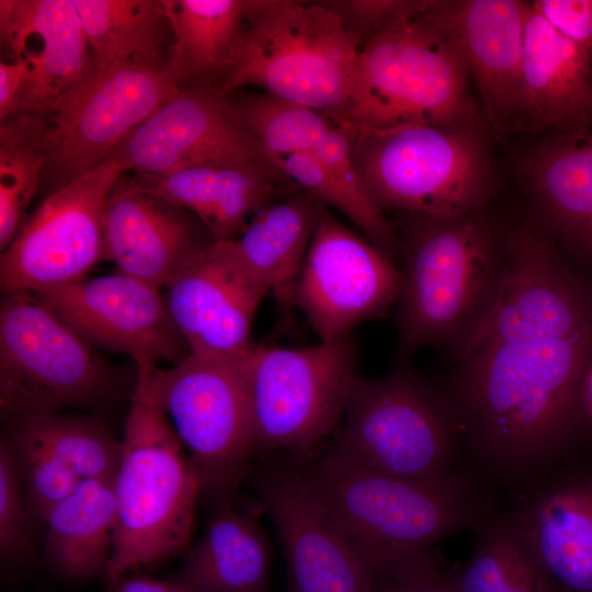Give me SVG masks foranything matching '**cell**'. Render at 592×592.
<instances>
[{
	"instance_id": "6da1fadb",
	"label": "cell",
	"mask_w": 592,
	"mask_h": 592,
	"mask_svg": "<svg viewBox=\"0 0 592 592\" xmlns=\"http://www.w3.org/2000/svg\"><path fill=\"white\" fill-rule=\"evenodd\" d=\"M453 354L443 390L462 444L487 476L527 487L551 471L579 422L592 371V281L538 230H513L497 299Z\"/></svg>"
},
{
	"instance_id": "7a4b0ae2",
	"label": "cell",
	"mask_w": 592,
	"mask_h": 592,
	"mask_svg": "<svg viewBox=\"0 0 592 592\" xmlns=\"http://www.w3.org/2000/svg\"><path fill=\"white\" fill-rule=\"evenodd\" d=\"M307 482L376 583L434 567L430 548L489 514L473 482L389 475L325 455L303 463Z\"/></svg>"
},
{
	"instance_id": "3957f363",
	"label": "cell",
	"mask_w": 592,
	"mask_h": 592,
	"mask_svg": "<svg viewBox=\"0 0 592 592\" xmlns=\"http://www.w3.org/2000/svg\"><path fill=\"white\" fill-rule=\"evenodd\" d=\"M392 224L403 259L397 360L409 363L432 344L454 352L497 299L510 228L488 206L451 217L396 212Z\"/></svg>"
},
{
	"instance_id": "277c9868",
	"label": "cell",
	"mask_w": 592,
	"mask_h": 592,
	"mask_svg": "<svg viewBox=\"0 0 592 592\" xmlns=\"http://www.w3.org/2000/svg\"><path fill=\"white\" fill-rule=\"evenodd\" d=\"M201 483L167 414L137 382L114 477L115 524L105 582L184 554Z\"/></svg>"
},
{
	"instance_id": "5b68a950",
	"label": "cell",
	"mask_w": 592,
	"mask_h": 592,
	"mask_svg": "<svg viewBox=\"0 0 592 592\" xmlns=\"http://www.w3.org/2000/svg\"><path fill=\"white\" fill-rule=\"evenodd\" d=\"M489 130L479 124L356 128L352 159L384 213L459 216L488 206L497 189Z\"/></svg>"
},
{
	"instance_id": "8992f818",
	"label": "cell",
	"mask_w": 592,
	"mask_h": 592,
	"mask_svg": "<svg viewBox=\"0 0 592 592\" xmlns=\"http://www.w3.org/2000/svg\"><path fill=\"white\" fill-rule=\"evenodd\" d=\"M358 49L318 1L257 0L216 88L254 86L345 122Z\"/></svg>"
},
{
	"instance_id": "52a82bcc",
	"label": "cell",
	"mask_w": 592,
	"mask_h": 592,
	"mask_svg": "<svg viewBox=\"0 0 592 592\" xmlns=\"http://www.w3.org/2000/svg\"><path fill=\"white\" fill-rule=\"evenodd\" d=\"M127 379L27 291L2 293L0 411L8 423L133 396Z\"/></svg>"
},
{
	"instance_id": "ba28073f",
	"label": "cell",
	"mask_w": 592,
	"mask_h": 592,
	"mask_svg": "<svg viewBox=\"0 0 592 592\" xmlns=\"http://www.w3.org/2000/svg\"><path fill=\"white\" fill-rule=\"evenodd\" d=\"M420 13L358 52L343 124L356 128L489 126L471 94L470 78L459 54Z\"/></svg>"
},
{
	"instance_id": "9c48e42d",
	"label": "cell",
	"mask_w": 592,
	"mask_h": 592,
	"mask_svg": "<svg viewBox=\"0 0 592 592\" xmlns=\"http://www.w3.org/2000/svg\"><path fill=\"white\" fill-rule=\"evenodd\" d=\"M460 443L446 392L405 363L382 378L355 376L327 454L389 475L434 479L453 473Z\"/></svg>"
},
{
	"instance_id": "30bf717a",
	"label": "cell",
	"mask_w": 592,
	"mask_h": 592,
	"mask_svg": "<svg viewBox=\"0 0 592 592\" xmlns=\"http://www.w3.org/2000/svg\"><path fill=\"white\" fill-rule=\"evenodd\" d=\"M355 364L353 333L304 348L252 346L251 458L312 460L342 420Z\"/></svg>"
},
{
	"instance_id": "8fae6325",
	"label": "cell",
	"mask_w": 592,
	"mask_h": 592,
	"mask_svg": "<svg viewBox=\"0 0 592 592\" xmlns=\"http://www.w3.org/2000/svg\"><path fill=\"white\" fill-rule=\"evenodd\" d=\"M252 346L230 355L191 353L167 368L136 369L137 382L172 420L196 468L201 494L214 504L234 501L251 467Z\"/></svg>"
},
{
	"instance_id": "7c38bea8",
	"label": "cell",
	"mask_w": 592,
	"mask_h": 592,
	"mask_svg": "<svg viewBox=\"0 0 592 592\" xmlns=\"http://www.w3.org/2000/svg\"><path fill=\"white\" fill-rule=\"evenodd\" d=\"M181 87L167 61L89 69L54 104L36 111L45 124L43 177L49 180V193L101 164Z\"/></svg>"
},
{
	"instance_id": "4fadbf2b",
	"label": "cell",
	"mask_w": 592,
	"mask_h": 592,
	"mask_svg": "<svg viewBox=\"0 0 592 592\" xmlns=\"http://www.w3.org/2000/svg\"><path fill=\"white\" fill-rule=\"evenodd\" d=\"M123 172L105 160L47 194L1 252L2 293H46L86 278L104 260L105 205Z\"/></svg>"
},
{
	"instance_id": "5bb4252c",
	"label": "cell",
	"mask_w": 592,
	"mask_h": 592,
	"mask_svg": "<svg viewBox=\"0 0 592 592\" xmlns=\"http://www.w3.org/2000/svg\"><path fill=\"white\" fill-rule=\"evenodd\" d=\"M105 160L116 162L124 171L147 174L198 167L286 173L284 159L247 132L225 95L212 84H182Z\"/></svg>"
},
{
	"instance_id": "9a60e30c",
	"label": "cell",
	"mask_w": 592,
	"mask_h": 592,
	"mask_svg": "<svg viewBox=\"0 0 592 592\" xmlns=\"http://www.w3.org/2000/svg\"><path fill=\"white\" fill-rule=\"evenodd\" d=\"M400 286L395 261L323 207L286 300L321 340H330L382 317L397 303Z\"/></svg>"
},
{
	"instance_id": "2e32d148",
	"label": "cell",
	"mask_w": 592,
	"mask_h": 592,
	"mask_svg": "<svg viewBox=\"0 0 592 592\" xmlns=\"http://www.w3.org/2000/svg\"><path fill=\"white\" fill-rule=\"evenodd\" d=\"M270 513L286 560V592H373L367 565L311 491L303 463L266 457L247 477Z\"/></svg>"
},
{
	"instance_id": "e0dca14e",
	"label": "cell",
	"mask_w": 592,
	"mask_h": 592,
	"mask_svg": "<svg viewBox=\"0 0 592 592\" xmlns=\"http://www.w3.org/2000/svg\"><path fill=\"white\" fill-rule=\"evenodd\" d=\"M33 294L94 349L126 354L136 369L172 366L191 354L163 291L122 272Z\"/></svg>"
},
{
	"instance_id": "ac0fdd59",
	"label": "cell",
	"mask_w": 592,
	"mask_h": 592,
	"mask_svg": "<svg viewBox=\"0 0 592 592\" xmlns=\"http://www.w3.org/2000/svg\"><path fill=\"white\" fill-rule=\"evenodd\" d=\"M528 1L424 0L421 16L459 54L490 129H520Z\"/></svg>"
},
{
	"instance_id": "d6986e66",
	"label": "cell",
	"mask_w": 592,
	"mask_h": 592,
	"mask_svg": "<svg viewBox=\"0 0 592 592\" xmlns=\"http://www.w3.org/2000/svg\"><path fill=\"white\" fill-rule=\"evenodd\" d=\"M216 239L192 213L118 179L103 219L104 260L118 272L163 291Z\"/></svg>"
},
{
	"instance_id": "ffe728a7",
	"label": "cell",
	"mask_w": 592,
	"mask_h": 592,
	"mask_svg": "<svg viewBox=\"0 0 592 592\" xmlns=\"http://www.w3.org/2000/svg\"><path fill=\"white\" fill-rule=\"evenodd\" d=\"M533 223L573 266L592 273V132H549L517 160Z\"/></svg>"
},
{
	"instance_id": "44dd1931",
	"label": "cell",
	"mask_w": 592,
	"mask_h": 592,
	"mask_svg": "<svg viewBox=\"0 0 592 592\" xmlns=\"http://www.w3.org/2000/svg\"><path fill=\"white\" fill-rule=\"evenodd\" d=\"M267 292L217 241L163 289L173 323L191 353L230 355L252 346L258 307Z\"/></svg>"
},
{
	"instance_id": "7402d4cb",
	"label": "cell",
	"mask_w": 592,
	"mask_h": 592,
	"mask_svg": "<svg viewBox=\"0 0 592 592\" xmlns=\"http://www.w3.org/2000/svg\"><path fill=\"white\" fill-rule=\"evenodd\" d=\"M0 35L10 60L24 68L13 114L49 107L90 68L73 0H0Z\"/></svg>"
},
{
	"instance_id": "603a6c76",
	"label": "cell",
	"mask_w": 592,
	"mask_h": 592,
	"mask_svg": "<svg viewBox=\"0 0 592 592\" xmlns=\"http://www.w3.org/2000/svg\"><path fill=\"white\" fill-rule=\"evenodd\" d=\"M558 592H592V477L546 474L510 513Z\"/></svg>"
},
{
	"instance_id": "cb8c5ba5",
	"label": "cell",
	"mask_w": 592,
	"mask_h": 592,
	"mask_svg": "<svg viewBox=\"0 0 592 592\" xmlns=\"http://www.w3.org/2000/svg\"><path fill=\"white\" fill-rule=\"evenodd\" d=\"M132 181L192 213L216 241L238 238L262 208L301 189L286 173L213 167L136 173Z\"/></svg>"
},
{
	"instance_id": "d4e9b609",
	"label": "cell",
	"mask_w": 592,
	"mask_h": 592,
	"mask_svg": "<svg viewBox=\"0 0 592 592\" xmlns=\"http://www.w3.org/2000/svg\"><path fill=\"white\" fill-rule=\"evenodd\" d=\"M592 79V54L558 33L528 2L520 129L569 130Z\"/></svg>"
},
{
	"instance_id": "484cf974",
	"label": "cell",
	"mask_w": 592,
	"mask_h": 592,
	"mask_svg": "<svg viewBox=\"0 0 592 592\" xmlns=\"http://www.w3.org/2000/svg\"><path fill=\"white\" fill-rule=\"evenodd\" d=\"M271 551L252 515L234 501L214 504L201 538L167 579L185 592H267Z\"/></svg>"
},
{
	"instance_id": "4316f807",
	"label": "cell",
	"mask_w": 592,
	"mask_h": 592,
	"mask_svg": "<svg viewBox=\"0 0 592 592\" xmlns=\"http://www.w3.org/2000/svg\"><path fill=\"white\" fill-rule=\"evenodd\" d=\"M355 130L351 124H335L312 151L284 158V169L299 187L340 210L395 261L401 258L397 230L371 197L352 159Z\"/></svg>"
},
{
	"instance_id": "83f0119b",
	"label": "cell",
	"mask_w": 592,
	"mask_h": 592,
	"mask_svg": "<svg viewBox=\"0 0 592 592\" xmlns=\"http://www.w3.org/2000/svg\"><path fill=\"white\" fill-rule=\"evenodd\" d=\"M44 560L68 584L105 579L115 524L114 477L84 479L46 521Z\"/></svg>"
},
{
	"instance_id": "f1b7e54d",
	"label": "cell",
	"mask_w": 592,
	"mask_h": 592,
	"mask_svg": "<svg viewBox=\"0 0 592 592\" xmlns=\"http://www.w3.org/2000/svg\"><path fill=\"white\" fill-rule=\"evenodd\" d=\"M323 207L299 189L262 208L238 238L225 242L253 281L286 299Z\"/></svg>"
},
{
	"instance_id": "f546056e",
	"label": "cell",
	"mask_w": 592,
	"mask_h": 592,
	"mask_svg": "<svg viewBox=\"0 0 592 592\" xmlns=\"http://www.w3.org/2000/svg\"><path fill=\"white\" fill-rule=\"evenodd\" d=\"M172 42L167 68L181 83L228 67L257 0H161Z\"/></svg>"
},
{
	"instance_id": "4dcf8cb0",
	"label": "cell",
	"mask_w": 592,
	"mask_h": 592,
	"mask_svg": "<svg viewBox=\"0 0 592 592\" xmlns=\"http://www.w3.org/2000/svg\"><path fill=\"white\" fill-rule=\"evenodd\" d=\"M90 47V68L167 61L172 36L161 0H73Z\"/></svg>"
},
{
	"instance_id": "1f68e13d",
	"label": "cell",
	"mask_w": 592,
	"mask_h": 592,
	"mask_svg": "<svg viewBox=\"0 0 592 592\" xmlns=\"http://www.w3.org/2000/svg\"><path fill=\"white\" fill-rule=\"evenodd\" d=\"M452 578L458 592H558L510 514L476 526L470 557Z\"/></svg>"
},
{
	"instance_id": "d6a6232c",
	"label": "cell",
	"mask_w": 592,
	"mask_h": 592,
	"mask_svg": "<svg viewBox=\"0 0 592 592\" xmlns=\"http://www.w3.org/2000/svg\"><path fill=\"white\" fill-rule=\"evenodd\" d=\"M46 160L41 112L15 113L0 127V249L8 248L38 191Z\"/></svg>"
},
{
	"instance_id": "836d02e7",
	"label": "cell",
	"mask_w": 592,
	"mask_h": 592,
	"mask_svg": "<svg viewBox=\"0 0 592 592\" xmlns=\"http://www.w3.org/2000/svg\"><path fill=\"white\" fill-rule=\"evenodd\" d=\"M224 95L247 132L283 159L312 151L335 125L325 114L267 91Z\"/></svg>"
},
{
	"instance_id": "e575fe53",
	"label": "cell",
	"mask_w": 592,
	"mask_h": 592,
	"mask_svg": "<svg viewBox=\"0 0 592 592\" xmlns=\"http://www.w3.org/2000/svg\"><path fill=\"white\" fill-rule=\"evenodd\" d=\"M13 423L30 430L81 480L115 477L122 440L100 418L49 412Z\"/></svg>"
},
{
	"instance_id": "d590c367",
	"label": "cell",
	"mask_w": 592,
	"mask_h": 592,
	"mask_svg": "<svg viewBox=\"0 0 592 592\" xmlns=\"http://www.w3.org/2000/svg\"><path fill=\"white\" fill-rule=\"evenodd\" d=\"M5 431L18 454L29 502L38 522L44 523L81 479L37 436L20 423Z\"/></svg>"
},
{
	"instance_id": "8d00e7d4",
	"label": "cell",
	"mask_w": 592,
	"mask_h": 592,
	"mask_svg": "<svg viewBox=\"0 0 592 592\" xmlns=\"http://www.w3.org/2000/svg\"><path fill=\"white\" fill-rule=\"evenodd\" d=\"M19 458L10 437L0 442V556L5 566H22L34 555V523Z\"/></svg>"
},
{
	"instance_id": "74e56055",
	"label": "cell",
	"mask_w": 592,
	"mask_h": 592,
	"mask_svg": "<svg viewBox=\"0 0 592 592\" xmlns=\"http://www.w3.org/2000/svg\"><path fill=\"white\" fill-rule=\"evenodd\" d=\"M424 0H322L352 37L358 52L388 30L419 15Z\"/></svg>"
},
{
	"instance_id": "f35d334b",
	"label": "cell",
	"mask_w": 592,
	"mask_h": 592,
	"mask_svg": "<svg viewBox=\"0 0 592 592\" xmlns=\"http://www.w3.org/2000/svg\"><path fill=\"white\" fill-rule=\"evenodd\" d=\"M532 4L558 33L592 54V0H535Z\"/></svg>"
},
{
	"instance_id": "ab89813d",
	"label": "cell",
	"mask_w": 592,
	"mask_h": 592,
	"mask_svg": "<svg viewBox=\"0 0 592 592\" xmlns=\"http://www.w3.org/2000/svg\"><path fill=\"white\" fill-rule=\"evenodd\" d=\"M373 592H458L452 576L440 566L411 572L374 585Z\"/></svg>"
},
{
	"instance_id": "60d3db41",
	"label": "cell",
	"mask_w": 592,
	"mask_h": 592,
	"mask_svg": "<svg viewBox=\"0 0 592 592\" xmlns=\"http://www.w3.org/2000/svg\"><path fill=\"white\" fill-rule=\"evenodd\" d=\"M24 79V68L16 61L0 62V117L1 121L11 116L16 106V100Z\"/></svg>"
},
{
	"instance_id": "b9f144b4",
	"label": "cell",
	"mask_w": 592,
	"mask_h": 592,
	"mask_svg": "<svg viewBox=\"0 0 592 592\" xmlns=\"http://www.w3.org/2000/svg\"><path fill=\"white\" fill-rule=\"evenodd\" d=\"M107 592H185L168 579L158 580L148 577L123 578Z\"/></svg>"
},
{
	"instance_id": "7bdbcfd3",
	"label": "cell",
	"mask_w": 592,
	"mask_h": 592,
	"mask_svg": "<svg viewBox=\"0 0 592 592\" xmlns=\"http://www.w3.org/2000/svg\"><path fill=\"white\" fill-rule=\"evenodd\" d=\"M567 132L591 133L592 132V79L590 81L585 96L577 113V116Z\"/></svg>"
},
{
	"instance_id": "ee69618b",
	"label": "cell",
	"mask_w": 592,
	"mask_h": 592,
	"mask_svg": "<svg viewBox=\"0 0 592 592\" xmlns=\"http://www.w3.org/2000/svg\"><path fill=\"white\" fill-rule=\"evenodd\" d=\"M588 389H589V394H590V399L592 401V371L589 375V378H588Z\"/></svg>"
},
{
	"instance_id": "f6af8a7d",
	"label": "cell",
	"mask_w": 592,
	"mask_h": 592,
	"mask_svg": "<svg viewBox=\"0 0 592 592\" xmlns=\"http://www.w3.org/2000/svg\"><path fill=\"white\" fill-rule=\"evenodd\" d=\"M34 592H39V591H34Z\"/></svg>"
}]
</instances>
